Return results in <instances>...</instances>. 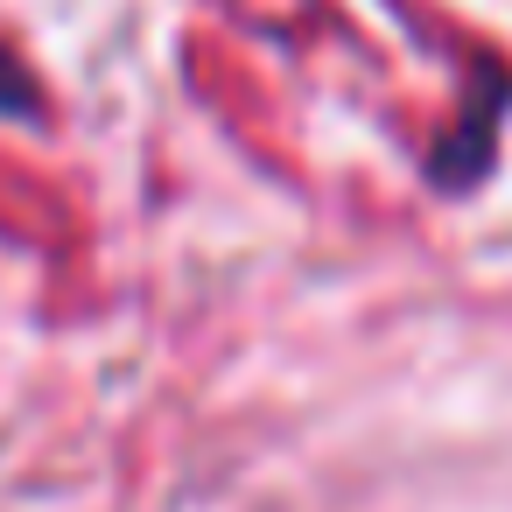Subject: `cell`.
<instances>
[{
  "label": "cell",
  "instance_id": "1",
  "mask_svg": "<svg viewBox=\"0 0 512 512\" xmlns=\"http://www.w3.org/2000/svg\"><path fill=\"white\" fill-rule=\"evenodd\" d=\"M0 113H36V85L22 78L15 57H0Z\"/></svg>",
  "mask_w": 512,
  "mask_h": 512
}]
</instances>
